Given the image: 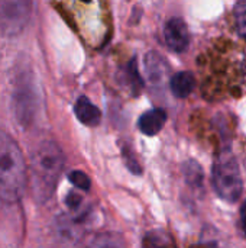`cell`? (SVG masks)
Segmentation results:
<instances>
[{
    "label": "cell",
    "mask_w": 246,
    "mask_h": 248,
    "mask_svg": "<svg viewBox=\"0 0 246 248\" xmlns=\"http://www.w3.org/2000/svg\"><path fill=\"white\" fill-rule=\"evenodd\" d=\"M28 183V169L22 150L4 131H0V199L7 203L20 201Z\"/></svg>",
    "instance_id": "6da1fadb"
},
{
    "label": "cell",
    "mask_w": 246,
    "mask_h": 248,
    "mask_svg": "<svg viewBox=\"0 0 246 248\" xmlns=\"http://www.w3.org/2000/svg\"><path fill=\"white\" fill-rule=\"evenodd\" d=\"M64 167V154L54 141H43L30 158V189L38 202H46Z\"/></svg>",
    "instance_id": "7a4b0ae2"
},
{
    "label": "cell",
    "mask_w": 246,
    "mask_h": 248,
    "mask_svg": "<svg viewBox=\"0 0 246 248\" xmlns=\"http://www.w3.org/2000/svg\"><path fill=\"white\" fill-rule=\"evenodd\" d=\"M213 186L217 195L228 201L236 202L242 195V177L238 161L231 151H222L213 164Z\"/></svg>",
    "instance_id": "3957f363"
},
{
    "label": "cell",
    "mask_w": 246,
    "mask_h": 248,
    "mask_svg": "<svg viewBox=\"0 0 246 248\" xmlns=\"http://www.w3.org/2000/svg\"><path fill=\"white\" fill-rule=\"evenodd\" d=\"M32 15V0H0V32L16 36L25 31Z\"/></svg>",
    "instance_id": "277c9868"
},
{
    "label": "cell",
    "mask_w": 246,
    "mask_h": 248,
    "mask_svg": "<svg viewBox=\"0 0 246 248\" xmlns=\"http://www.w3.org/2000/svg\"><path fill=\"white\" fill-rule=\"evenodd\" d=\"M36 103L38 99L32 76L29 73H20L16 78L13 92V108L17 122L28 126L36 113Z\"/></svg>",
    "instance_id": "5b68a950"
},
{
    "label": "cell",
    "mask_w": 246,
    "mask_h": 248,
    "mask_svg": "<svg viewBox=\"0 0 246 248\" xmlns=\"http://www.w3.org/2000/svg\"><path fill=\"white\" fill-rule=\"evenodd\" d=\"M164 38L170 49L174 52H184L190 44L188 28L181 17H171L164 26Z\"/></svg>",
    "instance_id": "8992f818"
},
{
    "label": "cell",
    "mask_w": 246,
    "mask_h": 248,
    "mask_svg": "<svg viewBox=\"0 0 246 248\" xmlns=\"http://www.w3.org/2000/svg\"><path fill=\"white\" fill-rule=\"evenodd\" d=\"M165 121H167V113L164 109H151L148 112H145L139 121H138V126L141 129L142 134L148 135V137H152V135H157L162 126L165 125Z\"/></svg>",
    "instance_id": "52a82bcc"
},
{
    "label": "cell",
    "mask_w": 246,
    "mask_h": 248,
    "mask_svg": "<svg viewBox=\"0 0 246 248\" xmlns=\"http://www.w3.org/2000/svg\"><path fill=\"white\" fill-rule=\"evenodd\" d=\"M74 113H75L77 119L87 126H96L101 121L100 109L96 105H93L86 96L78 97V100L75 102V106H74Z\"/></svg>",
    "instance_id": "ba28073f"
},
{
    "label": "cell",
    "mask_w": 246,
    "mask_h": 248,
    "mask_svg": "<svg viewBox=\"0 0 246 248\" xmlns=\"http://www.w3.org/2000/svg\"><path fill=\"white\" fill-rule=\"evenodd\" d=\"M170 87L175 97L186 99L187 96H190L193 93V90L196 87V78L190 71H180L171 77Z\"/></svg>",
    "instance_id": "9c48e42d"
},
{
    "label": "cell",
    "mask_w": 246,
    "mask_h": 248,
    "mask_svg": "<svg viewBox=\"0 0 246 248\" xmlns=\"http://www.w3.org/2000/svg\"><path fill=\"white\" fill-rule=\"evenodd\" d=\"M144 248H177L174 238L162 230L149 231L142 241Z\"/></svg>",
    "instance_id": "30bf717a"
},
{
    "label": "cell",
    "mask_w": 246,
    "mask_h": 248,
    "mask_svg": "<svg viewBox=\"0 0 246 248\" xmlns=\"http://www.w3.org/2000/svg\"><path fill=\"white\" fill-rule=\"evenodd\" d=\"M164 60L158 52H148L145 57V71L151 81H159L165 74Z\"/></svg>",
    "instance_id": "8fae6325"
},
{
    "label": "cell",
    "mask_w": 246,
    "mask_h": 248,
    "mask_svg": "<svg viewBox=\"0 0 246 248\" xmlns=\"http://www.w3.org/2000/svg\"><path fill=\"white\" fill-rule=\"evenodd\" d=\"M87 248H126L123 238L116 232H103L96 235Z\"/></svg>",
    "instance_id": "7c38bea8"
},
{
    "label": "cell",
    "mask_w": 246,
    "mask_h": 248,
    "mask_svg": "<svg viewBox=\"0 0 246 248\" xmlns=\"http://www.w3.org/2000/svg\"><path fill=\"white\" fill-rule=\"evenodd\" d=\"M184 174H186L187 183H190L191 186L199 187L203 185V170L200 164L196 163L194 160H190L184 164Z\"/></svg>",
    "instance_id": "4fadbf2b"
},
{
    "label": "cell",
    "mask_w": 246,
    "mask_h": 248,
    "mask_svg": "<svg viewBox=\"0 0 246 248\" xmlns=\"http://www.w3.org/2000/svg\"><path fill=\"white\" fill-rule=\"evenodd\" d=\"M235 20H236V29L241 38L246 41V0H241L235 6Z\"/></svg>",
    "instance_id": "5bb4252c"
},
{
    "label": "cell",
    "mask_w": 246,
    "mask_h": 248,
    "mask_svg": "<svg viewBox=\"0 0 246 248\" xmlns=\"http://www.w3.org/2000/svg\"><path fill=\"white\" fill-rule=\"evenodd\" d=\"M70 182L77 187V189H81V190H88L91 187V182L88 179V176L83 171H78V170H74L70 173L68 176Z\"/></svg>",
    "instance_id": "9a60e30c"
},
{
    "label": "cell",
    "mask_w": 246,
    "mask_h": 248,
    "mask_svg": "<svg viewBox=\"0 0 246 248\" xmlns=\"http://www.w3.org/2000/svg\"><path fill=\"white\" fill-rule=\"evenodd\" d=\"M128 77L130 80V84H132V89L135 93H138L141 89H142V80H141V76H139V71L136 68V60H132L128 65Z\"/></svg>",
    "instance_id": "2e32d148"
},
{
    "label": "cell",
    "mask_w": 246,
    "mask_h": 248,
    "mask_svg": "<svg viewBox=\"0 0 246 248\" xmlns=\"http://www.w3.org/2000/svg\"><path fill=\"white\" fill-rule=\"evenodd\" d=\"M123 158H125V161H126V166H128V169L132 171V173H135V174H141V167H139V164H138V161L135 160V157L130 154V153H128V150H123Z\"/></svg>",
    "instance_id": "e0dca14e"
},
{
    "label": "cell",
    "mask_w": 246,
    "mask_h": 248,
    "mask_svg": "<svg viewBox=\"0 0 246 248\" xmlns=\"http://www.w3.org/2000/svg\"><path fill=\"white\" fill-rule=\"evenodd\" d=\"M81 202H83V199L78 195H75V193H71L67 198V205H68V208L71 211H77L81 206Z\"/></svg>",
    "instance_id": "ac0fdd59"
},
{
    "label": "cell",
    "mask_w": 246,
    "mask_h": 248,
    "mask_svg": "<svg viewBox=\"0 0 246 248\" xmlns=\"http://www.w3.org/2000/svg\"><path fill=\"white\" fill-rule=\"evenodd\" d=\"M241 225H242V230L246 234V201L244 202L242 208H241Z\"/></svg>",
    "instance_id": "d6986e66"
},
{
    "label": "cell",
    "mask_w": 246,
    "mask_h": 248,
    "mask_svg": "<svg viewBox=\"0 0 246 248\" xmlns=\"http://www.w3.org/2000/svg\"><path fill=\"white\" fill-rule=\"evenodd\" d=\"M190 248H217L215 243H203V244H196Z\"/></svg>",
    "instance_id": "ffe728a7"
}]
</instances>
